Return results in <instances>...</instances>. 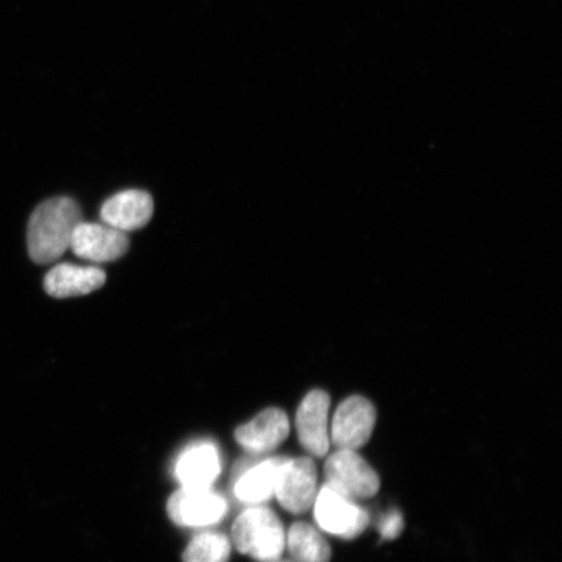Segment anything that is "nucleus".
Listing matches in <instances>:
<instances>
[{
	"mask_svg": "<svg viewBox=\"0 0 562 562\" xmlns=\"http://www.w3.org/2000/svg\"><path fill=\"white\" fill-rule=\"evenodd\" d=\"M318 472L311 457L285 459L280 463L276 490L279 504L292 515L311 510L318 494Z\"/></svg>",
	"mask_w": 562,
	"mask_h": 562,
	"instance_id": "nucleus-5",
	"label": "nucleus"
},
{
	"mask_svg": "<svg viewBox=\"0 0 562 562\" xmlns=\"http://www.w3.org/2000/svg\"><path fill=\"white\" fill-rule=\"evenodd\" d=\"M82 221L79 203L69 196L42 202L27 224V251L32 261L48 265L65 255L74 231Z\"/></svg>",
	"mask_w": 562,
	"mask_h": 562,
	"instance_id": "nucleus-1",
	"label": "nucleus"
},
{
	"mask_svg": "<svg viewBox=\"0 0 562 562\" xmlns=\"http://www.w3.org/2000/svg\"><path fill=\"white\" fill-rule=\"evenodd\" d=\"M403 529V521L397 515H392L385 519L382 527L384 538H396Z\"/></svg>",
	"mask_w": 562,
	"mask_h": 562,
	"instance_id": "nucleus-17",
	"label": "nucleus"
},
{
	"mask_svg": "<svg viewBox=\"0 0 562 562\" xmlns=\"http://www.w3.org/2000/svg\"><path fill=\"white\" fill-rule=\"evenodd\" d=\"M222 470L221 454L210 441L195 442L179 456L175 475L184 488H210Z\"/></svg>",
	"mask_w": 562,
	"mask_h": 562,
	"instance_id": "nucleus-12",
	"label": "nucleus"
},
{
	"mask_svg": "<svg viewBox=\"0 0 562 562\" xmlns=\"http://www.w3.org/2000/svg\"><path fill=\"white\" fill-rule=\"evenodd\" d=\"M285 457H272L256 463L238 477L235 495L241 503L261 505L273 496L280 463Z\"/></svg>",
	"mask_w": 562,
	"mask_h": 562,
	"instance_id": "nucleus-14",
	"label": "nucleus"
},
{
	"mask_svg": "<svg viewBox=\"0 0 562 562\" xmlns=\"http://www.w3.org/2000/svg\"><path fill=\"white\" fill-rule=\"evenodd\" d=\"M375 424L374 405L362 396H350L335 412L329 442L337 449L358 451L368 445Z\"/></svg>",
	"mask_w": 562,
	"mask_h": 562,
	"instance_id": "nucleus-6",
	"label": "nucleus"
},
{
	"mask_svg": "<svg viewBox=\"0 0 562 562\" xmlns=\"http://www.w3.org/2000/svg\"><path fill=\"white\" fill-rule=\"evenodd\" d=\"M105 283V272L95 266L60 263L47 272L45 291L54 299L87 296Z\"/></svg>",
	"mask_w": 562,
	"mask_h": 562,
	"instance_id": "nucleus-13",
	"label": "nucleus"
},
{
	"mask_svg": "<svg viewBox=\"0 0 562 562\" xmlns=\"http://www.w3.org/2000/svg\"><path fill=\"white\" fill-rule=\"evenodd\" d=\"M331 398L327 392L314 390L308 392L301 403L296 427L302 448L316 459L325 457L331 442H329L328 412Z\"/></svg>",
	"mask_w": 562,
	"mask_h": 562,
	"instance_id": "nucleus-9",
	"label": "nucleus"
},
{
	"mask_svg": "<svg viewBox=\"0 0 562 562\" xmlns=\"http://www.w3.org/2000/svg\"><path fill=\"white\" fill-rule=\"evenodd\" d=\"M69 249L74 255L94 263L116 261L130 249V237L126 232L108 226V224H77Z\"/></svg>",
	"mask_w": 562,
	"mask_h": 562,
	"instance_id": "nucleus-8",
	"label": "nucleus"
},
{
	"mask_svg": "<svg viewBox=\"0 0 562 562\" xmlns=\"http://www.w3.org/2000/svg\"><path fill=\"white\" fill-rule=\"evenodd\" d=\"M314 516L322 530L346 540L361 537L370 516L361 505L323 484L314 502Z\"/></svg>",
	"mask_w": 562,
	"mask_h": 562,
	"instance_id": "nucleus-4",
	"label": "nucleus"
},
{
	"mask_svg": "<svg viewBox=\"0 0 562 562\" xmlns=\"http://www.w3.org/2000/svg\"><path fill=\"white\" fill-rule=\"evenodd\" d=\"M154 214L151 195L138 189L110 196L101 209V220L112 228L131 232L144 228Z\"/></svg>",
	"mask_w": 562,
	"mask_h": 562,
	"instance_id": "nucleus-11",
	"label": "nucleus"
},
{
	"mask_svg": "<svg viewBox=\"0 0 562 562\" xmlns=\"http://www.w3.org/2000/svg\"><path fill=\"white\" fill-rule=\"evenodd\" d=\"M290 419L278 407L259 413L255 419L237 428L235 438L245 451L267 454L283 445L290 435Z\"/></svg>",
	"mask_w": 562,
	"mask_h": 562,
	"instance_id": "nucleus-10",
	"label": "nucleus"
},
{
	"mask_svg": "<svg viewBox=\"0 0 562 562\" xmlns=\"http://www.w3.org/2000/svg\"><path fill=\"white\" fill-rule=\"evenodd\" d=\"M226 498L210 488L176 491L167 504L171 521L181 527H205L220 522L226 516Z\"/></svg>",
	"mask_w": 562,
	"mask_h": 562,
	"instance_id": "nucleus-7",
	"label": "nucleus"
},
{
	"mask_svg": "<svg viewBox=\"0 0 562 562\" xmlns=\"http://www.w3.org/2000/svg\"><path fill=\"white\" fill-rule=\"evenodd\" d=\"M328 487L353 502L374 497L381 488L375 470L357 451L337 449L328 457L325 465Z\"/></svg>",
	"mask_w": 562,
	"mask_h": 562,
	"instance_id": "nucleus-3",
	"label": "nucleus"
},
{
	"mask_svg": "<svg viewBox=\"0 0 562 562\" xmlns=\"http://www.w3.org/2000/svg\"><path fill=\"white\" fill-rule=\"evenodd\" d=\"M285 547L296 562H329L333 558L331 547L325 537L306 522H296L288 531Z\"/></svg>",
	"mask_w": 562,
	"mask_h": 562,
	"instance_id": "nucleus-15",
	"label": "nucleus"
},
{
	"mask_svg": "<svg viewBox=\"0 0 562 562\" xmlns=\"http://www.w3.org/2000/svg\"><path fill=\"white\" fill-rule=\"evenodd\" d=\"M231 540L220 532H201L182 553V562H228Z\"/></svg>",
	"mask_w": 562,
	"mask_h": 562,
	"instance_id": "nucleus-16",
	"label": "nucleus"
},
{
	"mask_svg": "<svg viewBox=\"0 0 562 562\" xmlns=\"http://www.w3.org/2000/svg\"><path fill=\"white\" fill-rule=\"evenodd\" d=\"M232 539L238 551L259 562H276L285 550V531L277 513L251 505L232 526Z\"/></svg>",
	"mask_w": 562,
	"mask_h": 562,
	"instance_id": "nucleus-2",
	"label": "nucleus"
},
{
	"mask_svg": "<svg viewBox=\"0 0 562 562\" xmlns=\"http://www.w3.org/2000/svg\"><path fill=\"white\" fill-rule=\"evenodd\" d=\"M276 562H279V561H276Z\"/></svg>",
	"mask_w": 562,
	"mask_h": 562,
	"instance_id": "nucleus-18",
	"label": "nucleus"
}]
</instances>
